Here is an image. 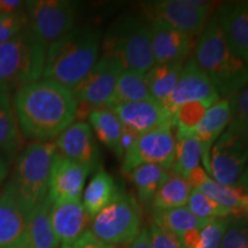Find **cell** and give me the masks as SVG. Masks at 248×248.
<instances>
[{
	"mask_svg": "<svg viewBox=\"0 0 248 248\" xmlns=\"http://www.w3.org/2000/svg\"><path fill=\"white\" fill-rule=\"evenodd\" d=\"M125 248H152L150 234H148L147 229H142L138 237L129 244Z\"/></svg>",
	"mask_w": 248,
	"mask_h": 248,
	"instance_id": "42",
	"label": "cell"
},
{
	"mask_svg": "<svg viewBox=\"0 0 248 248\" xmlns=\"http://www.w3.org/2000/svg\"><path fill=\"white\" fill-rule=\"evenodd\" d=\"M231 221V217L212 219L200 231L192 248H218L223 234Z\"/></svg>",
	"mask_w": 248,
	"mask_h": 248,
	"instance_id": "36",
	"label": "cell"
},
{
	"mask_svg": "<svg viewBox=\"0 0 248 248\" xmlns=\"http://www.w3.org/2000/svg\"><path fill=\"white\" fill-rule=\"evenodd\" d=\"M8 167H9V161L5 155L0 153V184H1L2 181L7 177L8 173Z\"/></svg>",
	"mask_w": 248,
	"mask_h": 248,
	"instance_id": "43",
	"label": "cell"
},
{
	"mask_svg": "<svg viewBox=\"0 0 248 248\" xmlns=\"http://www.w3.org/2000/svg\"><path fill=\"white\" fill-rule=\"evenodd\" d=\"M219 100L221 97L215 86L192 58L183 66L177 84L167 100L166 106L175 113L179 107L191 102H202L214 106Z\"/></svg>",
	"mask_w": 248,
	"mask_h": 248,
	"instance_id": "13",
	"label": "cell"
},
{
	"mask_svg": "<svg viewBox=\"0 0 248 248\" xmlns=\"http://www.w3.org/2000/svg\"><path fill=\"white\" fill-rule=\"evenodd\" d=\"M22 137L15 115L13 99L8 92H0V153L5 155L9 162L21 152Z\"/></svg>",
	"mask_w": 248,
	"mask_h": 248,
	"instance_id": "23",
	"label": "cell"
},
{
	"mask_svg": "<svg viewBox=\"0 0 248 248\" xmlns=\"http://www.w3.org/2000/svg\"><path fill=\"white\" fill-rule=\"evenodd\" d=\"M28 23L26 8L14 14H0V45L8 42Z\"/></svg>",
	"mask_w": 248,
	"mask_h": 248,
	"instance_id": "38",
	"label": "cell"
},
{
	"mask_svg": "<svg viewBox=\"0 0 248 248\" xmlns=\"http://www.w3.org/2000/svg\"><path fill=\"white\" fill-rule=\"evenodd\" d=\"M193 60L223 99L234 97L248 84V63L228 45L216 16L198 38Z\"/></svg>",
	"mask_w": 248,
	"mask_h": 248,
	"instance_id": "2",
	"label": "cell"
},
{
	"mask_svg": "<svg viewBox=\"0 0 248 248\" xmlns=\"http://www.w3.org/2000/svg\"><path fill=\"white\" fill-rule=\"evenodd\" d=\"M51 224L59 244L62 246L75 243L89 230L91 217L80 200L52 203Z\"/></svg>",
	"mask_w": 248,
	"mask_h": 248,
	"instance_id": "19",
	"label": "cell"
},
{
	"mask_svg": "<svg viewBox=\"0 0 248 248\" xmlns=\"http://www.w3.org/2000/svg\"><path fill=\"white\" fill-rule=\"evenodd\" d=\"M101 33L88 27L74 28L48 46L43 78L73 91L98 61Z\"/></svg>",
	"mask_w": 248,
	"mask_h": 248,
	"instance_id": "3",
	"label": "cell"
},
{
	"mask_svg": "<svg viewBox=\"0 0 248 248\" xmlns=\"http://www.w3.org/2000/svg\"><path fill=\"white\" fill-rule=\"evenodd\" d=\"M47 47L29 23L14 38L0 45V92L16 91L43 77Z\"/></svg>",
	"mask_w": 248,
	"mask_h": 248,
	"instance_id": "4",
	"label": "cell"
},
{
	"mask_svg": "<svg viewBox=\"0 0 248 248\" xmlns=\"http://www.w3.org/2000/svg\"><path fill=\"white\" fill-rule=\"evenodd\" d=\"M237 186H239L240 188H243L245 193L248 194V166L246 170H245V172L243 173V176H241V178L239 179V182H238Z\"/></svg>",
	"mask_w": 248,
	"mask_h": 248,
	"instance_id": "44",
	"label": "cell"
},
{
	"mask_svg": "<svg viewBox=\"0 0 248 248\" xmlns=\"http://www.w3.org/2000/svg\"><path fill=\"white\" fill-rule=\"evenodd\" d=\"M13 107L22 136L36 141L58 138L77 116L73 91L49 79L16 90Z\"/></svg>",
	"mask_w": 248,
	"mask_h": 248,
	"instance_id": "1",
	"label": "cell"
},
{
	"mask_svg": "<svg viewBox=\"0 0 248 248\" xmlns=\"http://www.w3.org/2000/svg\"><path fill=\"white\" fill-rule=\"evenodd\" d=\"M147 230L152 248H184L177 237L161 230L156 225L152 224Z\"/></svg>",
	"mask_w": 248,
	"mask_h": 248,
	"instance_id": "39",
	"label": "cell"
},
{
	"mask_svg": "<svg viewBox=\"0 0 248 248\" xmlns=\"http://www.w3.org/2000/svg\"><path fill=\"white\" fill-rule=\"evenodd\" d=\"M231 120L230 99H221L206 110L202 119L190 135L199 140L201 145V160L204 170L208 172L209 154L217 139L228 128Z\"/></svg>",
	"mask_w": 248,
	"mask_h": 248,
	"instance_id": "21",
	"label": "cell"
},
{
	"mask_svg": "<svg viewBox=\"0 0 248 248\" xmlns=\"http://www.w3.org/2000/svg\"><path fill=\"white\" fill-rule=\"evenodd\" d=\"M195 188L202 192L203 194L208 195L217 203L232 210L237 216L244 214L248 206V194L245 193L243 188L237 185H223L221 183L214 181L209 176H207Z\"/></svg>",
	"mask_w": 248,
	"mask_h": 248,
	"instance_id": "30",
	"label": "cell"
},
{
	"mask_svg": "<svg viewBox=\"0 0 248 248\" xmlns=\"http://www.w3.org/2000/svg\"><path fill=\"white\" fill-rule=\"evenodd\" d=\"M120 190L115 181L104 169H99L83 191V207L89 216L94 217L109 204Z\"/></svg>",
	"mask_w": 248,
	"mask_h": 248,
	"instance_id": "24",
	"label": "cell"
},
{
	"mask_svg": "<svg viewBox=\"0 0 248 248\" xmlns=\"http://www.w3.org/2000/svg\"><path fill=\"white\" fill-rule=\"evenodd\" d=\"M89 122L99 140L122 157L120 141L124 128L116 114L109 109L93 110L89 115Z\"/></svg>",
	"mask_w": 248,
	"mask_h": 248,
	"instance_id": "31",
	"label": "cell"
},
{
	"mask_svg": "<svg viewBox=\"0 0 248 248\" xmlns=\"http://www.w3.org/2000/svg\"><path fill=\"white\" fill-rule=\"evenodd\" d=\"M212 7V2L203 0H160L145 5L147 18L163 21L192 38L206 29Z\"/></svg>",
	"mask_w": 248,
	"mask_h": 248,
	"instance_id": "10",
	"label": "cell"
},
{
	"mask_svg": "<svg viewBox=\"0 0 248 248\" xmlns=\"http://www.w3.org/2000/svg\"><path fill=\"white\" fill-rule=\"evenodd\" d=\"M61 248H119L111 245L102 243L98 238H95L90 230L85 232L82 237L78 238L75 243L68 245V246H62Z\"/></svg>",
	"mask_w": 248,
	"mask_h": 248,
	"instance_id": "40",
	"label": "cell"
},
{
	"mask_svg": "<svg viewBox=\"0 0 248 248\" xmlns=\"http://www.w3.org/2000/svg\"><path fill=\"white\" fill-rule=\"evenodd\" d=\"M111 110L119 117L123 128L138 136L162 126L173 125L172 111L153 99L120 105Z\"/></svg>",
	"mask_w": 248,
	"mask_h": 248,
	"instance_id": "15",
	"label": "cell"
},
{
	"mask_svg": "<svg viewBox=\"0 0 248 248\" xmlns=\"http://www.w3.org/2000/svg\"><path fill=\"white\" fill-rule=\"evenodd\" d=\"M89 230L111 246H128L141 231V213L137 201L120 191L114 200L92 217Z\"/></svg>",
	"mask_w": 248,
	"mask_h": 248,
	"instance_id": "7",
	"label": "cell"
},
{
	"mask_svg": "<svg viewBox=\"0 0 248 248\" xmlns=\"http://www.w3.org/2000/svg\"><path fill=\"white\" fill-rule=\"evenodd\" d=\"M186 207L192 214L202 219L225 218V217H230L231 215L237 216L232 210L217 203L212 198L203 194L197 188H192Z\"/></svg>",
	"mask_w": 248,
	"mask_h": 248,
	"instance_id": "33",
	"label": "cell"
},
{
	"mask_svg": "<svg viewBox=\"0 0 248 248\" xmlns=\"http://www.w3.org/2000/svg\"><path fill=\"white\" fill-rule=\"evenodd\" d=\"M244 214H246V215L248 216V206H247V208L245 209V213H244Z\"/></svg>",
	"mask_w": 248,
	"mask_h": 248,
	"instance_id": "45",
	"label": "cell"
},
{
	"mask_svg": "<svg viewBox=\"0 0 248 248\" xmlns=\"http://www.w3.org/2000/svg\"><path fill=\"white\" fill-rule=\"evenodd\" d=\"M57 153L53 142L35 141L20 152L8 184L30 210L48 197L52 162Z\"/></svg>",
	"mask_w": 248,
	"mask_h": 248,
	"instance_id": "6",
	"label": "cell"
},
{
	"mask_svg": "<svg viewBox=\"0 0 248 248\" xmlns=\"http://www.w3.org/2000/svg\"><path fill=\"white\" fill-rule=\"evenodd\" d=\"M150 99L152 98L145 79V74L124 69L119 77L113 95L105 109L111 110L120 105L150 100Z\"/></svg>",
	"mask_w": 248,
	"mask_h": 248,
	"instance_id": "27",
	"label": "cell"
},
{
	"mask_svg": "<svg viewBox=\"0 0 248 248\" xmlns=\"http://www.w3.org/2000/svg\"><path fill=\"white\" fill-rule=\"evenodd\" d=\"M212 106L202 102H191L179 107L173 113V128L176 138L188 136L200 122L206 110Z\"/></svg>",
	"mask_w": 248,
	"mask_h": 248,
	"instance_id": "34",
	"label": "cell"
},
{
	"mask_svg": "<svg viewBox=\"0 0 248 248\" xmlns=\"http://www.w3.org/2000/svg\"><path fill=\"white\" fill-rule=\"evenodd\" d=\"M150 23L154 64L184 62L194 49L193 38L163 21L147 18Z\"/></svg>",
	"mask_w": 248,
	"mask_h": 248,
	"instance_id": "16",
	"label": "cell"
},
{
	"mask_svg": "<svg viewBox=\"0 0 248 248\" xmlns=\"http://www.w3.org/2000/svg\"><path fill=\"white\" fill-rule=\"evenodd\" d=\"M55 146L61 155L86 167L90 171L99 166L100 151L91 126L84 121L70 124L57 138Z\"/></svg>",
	"mask_w": 248,
	"mask_h": 248,
	"instance_id": "17",
	"label": "cell"
},
{
	"mask_svg": "<svg viewBox=\"0 0 248 248\" xmlns=\"http://www.w3.org/2000/svg\"><path fill=\"white\" fill-rule=\"evenodd\" d=\"M218 248H248V219L231 221Z\"/></svg>",
	"mask_w": 248,
	"mask_h": 248,
	"instance_id": "37",
	"label": "cell"
},
{
	"mask_svg": "<svg viewBox=\"0 0 248 248\" xmlns=\"http://www.w3.org/2000/svg\"><path fill=\"white\" fill-rule=\"evenodd\" d=\"M24 1L20 0H0V14H14L22 12Z\"/></svg>",
	"mask_w": 248,
	"mask_h": 248,
	"instance_id": "41",
	"label": "cell"
},
{
	"mask_svg": "<svg viewBox=\"0 0 248 248\" xmlns=\"http://www.w3.org/2000/svg\"><path fill=\"white\" fill-rule=\"evenodd\" d=\"M104 55L122 62L124 69L146 74L154 66L150 23L140 15L129 14L111 24L104 39Z\"/></svg>",
	"mask_w": 248,
	"mask_h": 248,
	"instance_id": "5",
	"label": "cell"
},
{
	"mask_svg": "<svg viewBox=\"0 0 248 248\" xmlns=\"http://www.w3.org/2000/svg\"><path fill=\"white\" fill-rule=\"evenodd\" d=\"M52 202L47 197L30 212L26 230L9 248H58L59 240L51 224Z\"/></svg>",
	"mask_w": 248,
	"mask_h": 248,
	"instance_id": "22",
	"label": "cell"
},
{
	"mask_svg": "<svg viewBox=\"0 0 248 248\" xmlns=\"http://www.w3.org/2000/svg\"><path fill=\"white\" fill-rule=\"evenodd\" d=\"M215 16L228 45L248 63V0L224 2Z\"/></svg>",
	"mask_w": 248,
	"mask_h": 248,
	"instance_id": "18",
	"label": "cell"
},
{
	"mask_svg": "<svg viewBox=\"0 0 248 248\" xmlns=\"http://www.w3.org/2000/svg\"><path fill=\"white\" fill-rule=\"evenodd\" d=\"M212 219L199 218L188 210L187 207L163 210L154 213L153 224L161 230L177 237L179 240L186 234L197 230H202Z\"/></svg>",
	"mask_w": 248,
	"mask_h": 248,
	"instance_id": "25",
	"label": "cell"
},
{
	"mask_svg": "<svg viewBox=\"0 0 248 248\" xmlns=\"http://www.w3.org/2000/svg\"><path fill=\"white\" fill-rule=\"evenodd\" d=\"M201 161V145L193 136L176 138L175 157L171 172L187 179L188 175L199 167Z\"/></svg>",
	"mask_w": 248,
	"mask_h": 248,
	"instance_id": "32",
	"label": "cell"
},
{
	"mask_svg": "<svg viewBox=\"0 0 248 248\" xmlns=\"http://www.w3.org/2000/svg\"><path fill=\"white\" fill-rule=\"evenodd\" d=\"M231 120L226 130L248 141V84L230 99Z\"/></svg>",
	"mask_w": 248,
	"mask_h": 248,
	"instance_id": "35",
	"label": "cell"
},
{
	"mask_svg": "<svg viewBox=\"0 0 248 248\" xmlns=\"http://www.w3.org/2000/svg\"><path fill=\"white\" fill-rule=\"evenodd\" d=\"M24 8L30 28L47 48L75 26V4L68 0H30Z\"/></svg>",
	"mask_w": 248,
	"mask_h": 248,
	"instance_id": "9",
	"label": "cell"
},
{
	"mask_svg": "<svg viewBox=\"0 0 248 248\" xmlns=\"http://www.w3.org/2000/svg\"><path fill=\"white\" fill-rule=\"evenodd\" d=\"M176 136L173 125L139 135L123 155L122 170L125 173L141 164H156L170 170L175 157Z\"/></svg>",
	"mask_w": 248,
	"mask_h": 248,
	"instance_id": "11",
	"label": "cell"
},
{
	"mask_svg": "<svg viewBox=\"0 0 248 248\" xmlns=\"http://www.w3.org/2000/svg\"><path fill=\"white\" fill-rule=\"evenodd\" d=\"M170 173V170L156 164H141L129 171L128 175L137 192L138 200L141 203L148 204L157 190L169 178Z\"/></svg>",
	"mask_w": 248,
	"mask_h": 248,
	"instance_id": "28",
	"label": "cell"
},
{
	"mask_svg": "<svg viewBox=\"0 0 248 248\" xmlns=\"http://www.w3.org/2000/svg\"><path fill=\"white\" fill-rule=\"evenodd\" d=\"M183 66L184 62L154 64L145 74L148 91L153 100L166 105L177 84Z\"/></svg>",
	"mask_w": 248,
	"mask_h": 248,
	"instance_id": "26",
	"label": "cell"
},
{
	"mask_svg": "<svg viewBox=\"0 0 248 248\" xmlns=\"http://www.w3.org/2000/svg\"><path fill=\"white\" fill-rule=\"evenodd\" d=\"M123 70L122 62L111 55H102L95 62L84 79L73 90L77 104L76 119L83 121L91 111L106 108Z\"/></svg>",
	"mask_w": 248,
	"mask_h": 248,
	"instance_id": "8",
	"label": "cell"
},
{
	"mask_svg": "<svg viewBox=\"0 0 248 248\" xmlns=\"http://www.w3.org/2000/svg\"><path fill=\"white\" fill-rule=\"evenodd\" d=\"M191 191L192 187L187 179L171 172L152 199L151 208L153 213H157L185 207Z\"/></svg>",
	"mask_w": 248,
	"mask_h": 248,
	"instance_id": "29",
	"label": "cell"
},
{
	"mask_svg": "<svg viewBox=\"0 0 248 248\" xmlns=\"http://www.w3.org/2000/svg\"><path fill=\"white\" fill-rule=\"evenodd\" d=\"M30 212L7 182L0 194V248H9L20 239Z\"/></svg>",
	"mask_w": 248,
	"mask_h": 248,
	"instance_id": "20",
	"label": "cell"
},
{
	"mask_svg": "<svg viewBox=\"0 0 248 248\" xmlns=\"http://www.w3.org/2000/svg\"><path fill=\"white\" fill-rule=\"evenodd\" d=\"M247 166L248 141L225 130L210 151L208 173L217 183L235 186Z\"/></svg>",
	"mask_w": 248,
	"mask_h": 248,
	"instance_id": "12",
	"label": "cell"
},
{
	"mask_svg": "<svg viewBox=\"0 0 248 248\" xmlns=\"http://www.w3.org/2000/svg\"><path fill=\"white\" fill-rule=\"evenodd\" d=\"M90 172L86 167L71 161L57 151L48 183V198L51 202L80 200Z\"/></svg>",
	"mask_w": 248,
	"mask_h": 248,
	"instance_id": "14",
	"label": "cell"
}]
</instances>
